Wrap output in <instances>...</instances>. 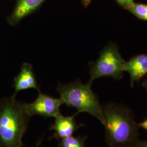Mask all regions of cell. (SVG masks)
Wrapping results in <instances>:
<instances>
[{"label":"cell","instance_id":"1","mask_svg":"<svg viewBox=\"0 0 147 147\" xmlns=\"http://www.w3.org/2000/svg\"><path fill=\"white\" fill-rule=\"evenodd\" d=\"M105 140L110 147H130L138 137L140 127L125 105L109 102L102 107Z\"/></svg>","mask_w":147,"mask_h":147},{"label":"cell","instance_id":"5","mask_svg":"<svg viewBox=\"0 0 147 147\" xmlns=\"http://www.w3.org/2000/svg\"><path fill=\"white\" fill-rule=\"evenodd\" d=\"M38 92V96L34 101L30 103L24 102L25 110L29 116L55 118L61 113L60 107L64 103L60 98H54L40 91Z\"/></svg>","mask_w":147,"mask_h":147},{"label":"cell","instance_id":"12","mask_svg":"<svg viewBox=\"0 0 147 147\" xmlns=\"http://www.w3.org/2000/svg\"><path fill=\"white\" fill-rule=\"evenodd\" d=\"M116 1L118 3V4H119L123 7L126 8L127 10L135 3L134 0H116Z\"/></svg>","mask_w":147,"mask_h":147},{"label":"cell","instance_id":"8","mask_svg":"<svg viewBox=\"0 0 147 147\" xmlns=\"http://www.w3.org/2000/svg\"><path fill=\"white\" fill-rule=\"evenodd\" d=\"M123 70L129 74L132 87L136 82L147 74V53L138 55L125 61Z\"/></svg>","mask_w":147,"mask_h":147},{"label":"cell","instance_id":"4","mask_svg":"<svg viewBox=\"0 0 147 147\" xmlns=\"http://www.w3.org/2000/svg\"><path fill=\"white\" fill-rule=\"evenodd\" d=\"M125 62L117 45L113 42L109 43L100 53L98 59L91 64L88 82L92 84L94 80L102 77L117 80L121 79Z\"/></svg>","mask_w":147,"mask_h":147},{"label":"cell","instance_id":"2","mask_svg":"<svg viewBox=\"0 0 147 147\" xmlns=\"http://www.w3.org/2000/svg\"><path fill=\"white\" fill-rule=\"evenodd\" d=\"M16 96L0 99V147H24L30 118Z\"/></svg>","mask_w":147,"mask_h":147},{"label":"cell","instance_id":"7","mask_svg":"<svg viewBox=\"0 0 147 147\" xmlns=\"http://www.w3.org/2000/svg\"><path fill=\"white\" fill-rule=\"evenodd\" d=\"M13 87L15 90L13 95L14 96L18 92L26 89L33 88L40 91L31 64L27 63L22 64L19 73L14 79Z\"/></svg>","mask_w":147,"mask_h":147},{"label":"cell","instance_id":"14","mask_svg":"<svg viewBox=\"0 0 147 147\" xmlns=\"http://www.w3.org/2000/svg\"><path fill=\"white\" fill-rule=\"evenodd\" d=\"M138 125L140 128H142L147 131V119L143 121L141 123H138Z\"/></svg>","mask_w":147,"mask_h":147},{"label":"cell","instance_id":"13","mask_svg":"<svg viewBox=\"0 0 147 147\" xmlns=\"http://www.w3.org/2000/svg\"><path fill=\"white\" fill-rule=\"evenodd\" d=\"M130 147H147V140H140L137 139Z\"/></svg>","mask_w":147,"mask_h":147},{"label":"cell","instance_id":"3","mask_svg":"<svg viewBox=\"0 0 147 147\" xmlns=\"http://www.w3.org/2000/svg\"><path fill=\"white\" fill-rule=\"evenodd\" d=\"M92 84H82L80 80L68 84L59 83L56 90L64 104L75 108L77 113H87L104 125L102 106L97 95L91 88Z\"/></svg>","mask_w":147,"mask_h":147},{"label":"cell","instance_id":"10","mask_svg":"<svg viewBox=\"0 0 147 147\" xmlns=\"http://www.w3.org/2000/svg\"><path fill=\"white\" fill-rule=\"evenodd\" d=\"M86 139L87 136L72 135L59 140L58 147H86L85 145Z\"/></svg>","mask_w":147,"mask_h":147},{"label":"cell","instance_id":"6","mask_svg":"<svg viewBox=\"0 0 147 147\" xmlns=\"http://www.w3.org/2000/svg\"><path fill=\"white\" fill-rule=\"evenodd\" d=\"M76 113L73 116H64L59 113L55 118V121L50 127V129L54 131L53 137L58 140L71 136L84 124H78L75 119Z\"/></svg>","mask_w":147,"mask_h":147},{"label":"cell","instance_id":"16","mask_svg":"<svg viewBox=\"0 0 147 147\" xmlns=\"http://www.w3.org/2000/svg\"><path fill=\"white\" fill-rule=\"evenodd\" d=\"M142 85L144 88V89H146V90L147 92V80H144L142 84Z\"/></svg>","mask_w":147,"mask_h":147},{"label":"cell","instance_id":"9","mask_svg":"<svg viewBox=\"0 0 147 147\" xmlns=\"http://www.w3.org/2000/svg\"><path fill=\"white\" fill-rule=\"evenodd\" d=\"M45 0H17L15 8L8 19L9 24L15 26L42 5Z\"/></svg>","mask_w":147,"mask_h":147},{"label":"cell","instance_id":"15","mask_svg":"<svg viewBox=\"0 0 147 147\" xmlns=\"http://www.w3.org/2000/svg\"><path fill=\"white\" fill-rule=\"evenodd\" d=\"M82 3L84 4V5L85 7H87L88 5H89L91 2V0H81Z\"/></svg>","mask_w":147,"mask_h":147},{"label":"cell","instance_id":"11","mask_svg":"<svg viewBox=\"0 0 147 147\" xmlns=\"http://www.w3.org/2000/svg\"><path fill=\"white\" fill-rule=\"evenodd\" d=\"M128 11L137 18L147 21V5L135 3Z\"/></svg>","mask_w":147,"mask_h":147}]
</instances>
